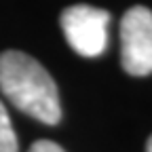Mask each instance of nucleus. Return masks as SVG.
Here are the masks:
<instances>
[{
	"label": "nucleus",
	"instance_id": "nucleus-1",
	"mask_svg": "<svg viewBox=\"0 0 152 152\" xmlns=\"http://www.w3.org/2000/svg\"><path fill=\"white\" fill-rule=\"evenodd\" d=\"M0 93L17 108L45 125L61 121L59 91L51 74L21 51L0 55Z\"/></svg>",
	"mask_w": 152,
	"mask_h": 152
},
{
	"label": "nucleus",
	"instance_id": "nucleus-2",
	"mask_svg": "<svg viewBox=\"0 0 152 152\" xmlns=\"http://www.w3.org/2000/svg\"><path fill=\"white\" fill-rule=\"evenodd\" d=\"M110 13L89 4H74L61 13V30L68 45L83 57H97L108 47Z\"/></svg>",
	"mask_w": 152,
	"mask_h": 152
},
{
	"label": "nucleus",
	"instance_id": "nucleus-3",
	"mask_svg": "<svg viewBox=\"0 0 152 152\" xmlns=\"http://www.w3.org/2000/svg\"><path fill=\"white\" fill-rule=\"evenodd\" d=\"M121 61L127 74H152V11L131 7L121 21Z\"/></svg>",
	"mask_w": 152,
	"mask_h": 152
},
{
	"label": "nucleus",
	"instance_id": "nucleus-4",
	"mask_svg": "<svg viewBox=\"0 0 152 152\" xmlns=\"http://www.w3.org/2000/svg\"><path fill=\"white\" fill-rule=\"evenodd\" d=\"M17 150H19V144H17L13 123L9 118L4 104L0 102V152H17Z\"/></svg>",
	"mask_w": 152,
	"mask_h": 152
},
{
	"label": "nucleus",
	"instance_id": "nucleus-5",
	"mask_svg": "<svg viewBox=\"0 0 152 152\" xmlns=\"http://www.w3.org/2000/svg\"><path fill=\"white\" fill-rule=\"evenodd\" d=\"M28 152H64V148L55 142H49V140H38L32 144V148Z\"/></svg>",
	"mask_w": 152,
	"mask_h": 152
},
{
	"label": "nucleus",
	"instance_id": "nucleus-6",
	"mask_svg": "<svg viewBox=\"0 0 152 152\" xmlns=\"http://www.w3.org/2000/svg\"><path fill=\"white\" fill-rule=\"evenodd\" d=\"M146 152H152V135H150V140H148V146H146Z\"/></svg>",
	"mask_w": 152,
	"mask_h": 152
}]
</instances>
